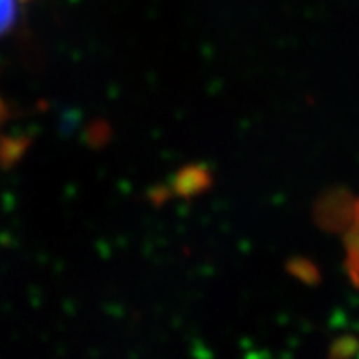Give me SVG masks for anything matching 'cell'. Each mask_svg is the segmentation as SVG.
I'll use <instances>...</instances> for the list:
<instances>
[{"mask_svg":"<svg viewBox=\"0 0 359 359\" xmlns=\"http://www.w3.org/2000/svg\"><path fill=\"white\" fill-rule=\"evenodd\" d=\"M348 229H346V268L354 280L359 283V202H355L350 209Z\"/></svg>","mask_w":359,"mask_h":359,"instance_id":"2","label":"cell"},{"mask_svg":"<svg viewBox=\"0 0 359 359\" xmlns=\"http://www.w3.org/2000/svg\"><path fill=\"white\" fill-rule=\"evenodd\" d=\"M310 269L312 268V264L310 262H306V260H293L292 266H290V271H292L295 277H299V279H306L310 280V277H312V273H310Z\"/></svg>","mask_w":359,"mask_h":359,"instance_id":"4","label":"cell"},{"mask_svg":"<svg viewBox=\"0 0 359 359\" xmlns=\"http://www.w3.org/2000/svg\"><path fill=\"white\" fill-rule=\"evenodd\" d=\"M19 19V0H0V39L13 29Z\"/></svg>","mask_w":359,"mask_h":359,"instance_id":"3","label":"cell"},{"mask_svg":"<svg viewBox=\"0 0 359 359\" xmlns=\"http://www.w3.org/2000/svg\"><path fill=\"white\" fill-rule=\"evenodd\" d=\"M209 184H211V175L205 167L189 165L178 170V175L172 182V187H175L176 194L189 198V196L200 194L202 191L208 189Z\"/></svg>","mask_w":359,"mask_h":359,"instance_id":"1","label":"cell"}]
</instances>
